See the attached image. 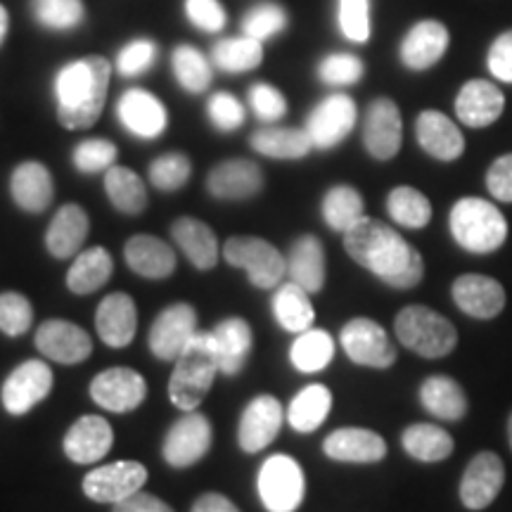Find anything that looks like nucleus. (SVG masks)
Listing matches in <instances>:
<instances>
[{
    "mask_svg": "<svg viewBox=\"0 0 512 512\" xmlns=\"http://www.w3.org/2000/svg\"><path fill=\"white\" fill-rule=\"evenodd\" d=\"M10 192L19 209L29 211V214H41L55 197L53 176L41 162H24L12 171Z\"/></svg>",
    "mask_w": 512,
    "mask_h": 512,
    "instance_id": "c85d7f7f",
    "label": "nucleus"
},
{
    "mask_svg": "<svg viewBox=\"0 0 512 512\" xmlns=\"http://www.w3.org/2000/svg\"><path fill=\"white\" fill-rule=\"evenodd\" d=\"M91 399L110 413H131L147 399L145 377L131 368H110L95 375Z\"/></svg>",
    "mask_w": 512,
    "mask_h": 512,
    "instance_id": "2eb2a0df",
    "label": "nucleus"
},
{
    "mask_svg": "<svg viewBox=\"0 0 512 512\" xmlns=\"http://www.w3.org/2000/svg\"><path fill=\"white\" fill-rule=\"evenodd\" d=\"M451 294L458 309L472 318H496L505 306L503 285L494 278H486V275H460L451 287Z\"/></svg>",
    "mask_w": 512,
    "mask_h": 512,
    "instance_id": "5701e85b",
    "label": "nucleus"
},
{
    "mask_svg": "<svg viewBox=\"0 0 512 512\" xmlns=\"http://www.w3.org/2000/svg\"><path fill=\"white\" fill-rule=\"evenodd\" d=\"M190 159L181 152H169V155L157 157L150 164V183L162 192L181 190L190 181Z\"/></svg>",
    "mask_w": 512,
    "mask_h": 512,
    "instance_id": "de8ad7c7",
    "label": "nucleus"
},
{
    "mask_svg": "<svg viewBox=\"0 0 512 512\" xmlns=\"http://www.w3.org/2000/svg\"><path fill=\"white\" fill-rule=\"evenodd\" d=\"M344 354L358 366L389 368L396 361V349L380 323L370 318H354L339 332Z\"/></svg>",
    "mask_w": 512,
    "mask_h": 512,
    "instance_id": "6e6552de",
    "label": "nucleus"
},
{
    "mask_svg": "<svg viewBox=\"0 0 512 512\" xmlns=\"http://www.w3.org/2000/svg\"><path fill=\"white\" fill-rule=\"evenodd\" d=\"M105 192L112 207L121 214L138 216L147 207V190L143 178L126 166H112L105 174Z\"/></svg>",
    "mask_w": 512,
    "mask_h": 512,
    "instance_id": "ea45409f",
    "label": "nucleus"
},
{
    "mask_svg": "<svg viewBox=\"0 0 512 512\" xmlns=\"http://www.w3.org/2000/svg\"><path fill=\"white\" fill-rule=\"evenodd\" d=\"M31 323H34V309L24 294H0V332H5L8 337H19L31 328Z\"/></svg>",
    "mask_w": 512,
    "mask_h": 512,
    "instance_id": "8fccbe9b",
    "label": "nucleus"
},
{
    "mask_svg": "<svg viewBox=\"0 0 512 512\" xmlns=\"http://www.w3.org/2000/svg\"><path fill=\"white\" fill-rule=\"evenodd\" d=\"M72 162L81 174H98L117 162V145L105 138H88L74 147Z\"/></svg>",
    "mask_w": 512,
    "mask_h": 512,
    "instance_id": "09e8293b",
    "label": "nucleus"
},
{
    "mask_svg": "<svg viewBox=\"0 0 512 512\" xmlns=\"http://www.w3.org/2000/svg\"><path fill=\"white\" fill-rule=\"evenodd\" d=\"M128 268L140 278L164 280L176 271V252L155 235H133L124 247Z\"/></svg>",
    "mask_w": 512,
    "mask_h": 512,
    "instance_id": "cd10ccee",
    "label": "nucleus"
},
{
    "mask_svg": "<svg viewBox=\"0 0 512 512\" xmlns=\"http://www.w3.org/2000/svg\"><path fill=\"white\" fill-rule=\"evenodd\" d=\"M339 29L354 43L370 38V0H339Z\"/></svg>",
    "mask_w": 512,
    "mask_h": 512,
    "instance_id": "864d4df0",
    "label": "nucleus"
},
{
    "mask_svg": "<svg viewBox=\"0 0 512 512\" xmlns=\"http://www.w3.org/2000/svg\"><path fill=\"white\" fill-rule=\"evenodd\" d=\"M344 249L358 266L368 268L394 290H411L425 275V261L418 249L408 245L387 223L370 216H363L344 233Z\"/></svg>",
    "mask_w": 512,
    "mask_h": 512,
    "instance_id": "f257e3e1",
    "label": "nucleus"
},
{
    "mask_svg": "<svg viewBox=\"0 0 512 512\" xmlns=\"http://www.w3.org/2000/svg\"><path fill=\"white\" fill-rule=\"evenodd\" d=\"M214 339L216 356H219V368L223 375L233 377L242 373L249 354H252V328L245 318H226L209 332Z\"/></svg>",
    "mask_w": 512,
    "mask_h": 512,
    "instance_id": "7c9ffc66",
    "label": "nucleus"
},
{
    "mask_svg": "<svg viewBox=\"0 0 512 512\" xmlns=\"http://www.w3.org/2000/svg\"><path fill=\"white\" fill-rule=\"evenodd\" d=\"M31 10L48 29H74L86 15L81 0H31Z\"/></svg>",
    "mask_w": 512,
    "mask_h": 512,
    "instance_id": "49530a36",
    "label": "nucleus"
},
{
    "mask_svg": "<svg viewBox=\"0 0 512 512\" xmlns=\"http://www.w3.org/2000/svg\"><path fill=\"white\" fill-rule=\"evenodd\" d=\"M112 67L105 57L91 55L69 62L55 79L57 119L69 131L91 128L100 119L110 91Z\"/></svg>",
    "mask_w": 512,
    "mask_h": 512,
    "instance_id": "f03ea898",
    "label": "nucleus"
},
{
    "mask_svg": "<svg viewBox=\"0 0 512 512\" xmlns=\"http://www.w3.org/2000/svg\"><path fill=\"white\" fill-rule=\"evenodd\" d=\"M453 240L467 252L489 254L503 247L508 238V221L491 202L479 197H463L451 209Z\"/></svg>",
    "mask_w": 512,
    "mask_h": 512,
    "instance_id": "20e7f679",
    "label": "nucleus"
},
{
    "mask_svg": "<svg viewBox=\"0 0 512 512\" xmlns=\"http://www.w3.org/2000/svg\"><path fill=\"white\" fill-rule=\"evenodd\" d=\"M394 332L403 347L425 358L451 354L458 344V332L451 320L427 306H406L394 320Z\"/></svg>",
    "mask_w": 512,
    "mask_h": 512,
    "instance_id": "39448f33",
    "label": "nucleus"
},
{
    "mask_svg": "<svg viewBox=\"0 0 512 512\" xmlns=\"http://www.w3.org/2000/svg\"><path fill=\"white\" fill-rule=\"evenodd\" d=\"M157 57V46L147 38H136V41L128 43L126 48H121V53L117 57V69L128 79L133 76L147 72V69L155 64Z\"/></svg>",
    "mask_w": 512,
    "mask_h": 512,
    "instance_id": "6e6d98bb",
    "label": "nucleus"
},
{
    "mask_svg": "<svg viewBox=\"0 0 512 512\" xmlns=\"http://www.w3.org/2000/svg\"><path fill=\"white\" fill-rule=\"evenodd\" d=\"M387 211L399 226L413 230L425 228L432 219L430 200L420 190L408 188V185H401V188H394L389 192Z\"/></svg>",
    "mask_w": 512,
    "mask_h": 512,
    "instance_id": "c03bdc74",
    "label": "nucleus"
},
{
    "mask_svg": "<svg viewBox=\"0 0 512 512\" xmlns=\"http://www.w3.org/2000/svg\"><path fill=\"white\" fill-rule=\"evenodd\" d=\"M261 62H264V48H261V41H256V38H226V41H219L214 46V64L221 72H252Z\"/></svg>",
    "mask_w": 512,
    "mask_h": 512,
    "instance_id": "37998d69",
    "label": "nucleus"
},
{
    "mask_svg": "<svg viewBox=\"0 0 512 512\" xmlns=\"http://www.w3.org/2000/svg\"><path fill=\"white\" fill-rule=\"evenodd\" d=\"M114 261L107 249L91 247L76 254L72 268L67 271V287L74 294H93L110 283Z\"/></svg>",
    "mask_w": 512,
    "mask_h": 512,
    "instance_id": "f704fd0d",
    "label": "nucleus"
},
{
    "mask_svg": "<svg viewBox=\"0 0 512 512\" xmlns=\"http://www.w3.org/2000/svg\"><path fill=\"white\" fill-rule=\"evenodd\" d=\"M95 328L107 347L124 349L136 339L138 309L136 302L124 292L107 294L95 313Z\"/></svg>",
    "mask_w": 512,
    "mask_h": 512,
    "instance_id": "412c9836",
    "label": "nucleus"
},
{
    "mask_svg": "<svg viewBox=\"0 0 512 512\" xmlns=\"http://www.w3.org/2000/svg\"><path fill=\"white\" fill-rule=\"evenodd\" d=\"M486 67L496 76L498 81L512 83V29L505 31L491 43L489 57H486Z\"/></svg>",
    "mask_w": 512,
    "mask_h": 512,
    "instance_id": "bf43d9fd",
    "label": "nucleus"
},
{
    "mask_svg": "<svg viewBox=\"0 0 512 512\" xmlns=\"http://www.w3.org/2000/svg\"><path fill=\"white\" fill-rule=\"evenodd\" d=\"M185 15L197 29L216 34L226 27V10L219 0H185Z\"/></svg>",
    "mask_w": 512,
    "mask_h": 512,
    "instance_id": "13d9d810",
    "label": "nucleus"
},
{
    "mask_svg": "<svg viewBox=\"0 0 512 512\" xmlns=\"http://www.w3.org/2000/svg\"><path fill=\"white\" fill-rule=\"evenodd\" d=\"M356 126V102L344 93L328 95L323 102L313 107L306 119V133L318 150H330L342 143Z\"/></svg>",
    "mask_w": 512,
    "mask_h": 512,
    "instance_id": "ddd939ff",
    "label": "nucleus"
},
{
    "mask_svg": "<svg viewBox=\"0 0 512 512\" xmlns=\"http://www.w3.org/2000/svg\"><path fill=\"white\" fill-rule=\"evenodd\" d=\"M249 105H252L256 117L261 121H268V124L283 119L287 112L285 95L278 88H273L271 83H256V86H252V91H249Z\"/></svg>",
    "mask_w": 512,
    "mask_h": 512,
    "instance_id": "4d7b16f0",
    "label": "nucleus"
},
{
    "mask_svg": "<svg viewBox=\"0 0 512 512\" xmlns=\"http://www.w3.org/2000/svg\"><path fill=\"white\" fill-rule=\"evenodd\" d=\"M174 74L188 93H204L211 83V64L200 50L178 46L174 50Z\"/></svg>",
    "mask_w": 512,
    "mask_h": 512,
    "instance_id": "a18cd8bd",
    "label": "nucleus"
},
{
    "mask_svg": "<svg viewBox=\"0 0 512 512\" xmlns=\"http://www.w3.org/2000/svg\"><path fill=\"white\" fill-rule=\"evenodd\" d=\"M211 439H214V432H211V422L207 415L190 411L181 420H176L171 430L166 432L162 456L176 470L192 467L207 456Z\"/></svg>",
    "mask_w": 512,
    "mask_h": 512,
    "instance_id": "1a4fd4ad",
    "label": "nucleus"
},
{
    "mask_svg": "<svg viewBox=\"0 0 512 512\" xmlns=\"http://www.w3.org/2000/svg\"><path fill=\"white\" fill-rule=\"evenodd\" d=\"M448 29L437 19H422L408 31L401 43V62L413 72H425L437 64L448 50Z\"/></svg>",
    "mask_w": 512,
    "mask_h": 512,
    "instance_id": "b1692460",
    "label": "nucleus"
},
{
    "mask_svg": "<svg viewBox=\"0 0 512 512\" xmlns=\"http://www.w3.org/2000/svg\"><path fill=\"white\" fill-rule=\"evenodd\" d=\"M323 451L337 463H380L387 456V444L373 430L342 427L323 441Z\"/></svg>",
    "mask_w": 512,
    "mask_h": 512,
    "instance_id": "bb28decb",
    "label": "nucleus"
},
{
    "mask_svg": "<svg viewBox=\"0 0 512 512\" xmlns=\"http://www.w3.org/2000/svg\"><path fill=\"white\" fill-rule=\"evenodd\" d=\"M283 427V406L271 394H261L247 403L240 415L238 444L245 453H259L273 444Z\"/></svg>",
    "mask_w": 512,
    "mask_h": 512,
    "instance_id": "f3484780",
    "label": "nucleus"
},
{
    "mask_svg": "<svg viewBox=\"0 0 512 512\" xmlns=\"http://www.w3.org/2000/svg\"><path fill=\"white\" fill-rule=\"evenodd\" d=\"M332 408V394L325 384H309L302 392L294 396L290 403V411H287V422L292 425V430L309 434L316 432L328 418Z\"/></svg>",
    "mask_w": 512,
    "mask_h": 512,
    "instance_id": "4c0bfd02",
    "label": "nucleus"
},
{
    "mask_svg": "<svg viewBox=\"0 0 512 512\" xmlns=\"http://www.w3.org/2000/svg\"><path fill=\"white\" fill-rule=\"evenodd\" d=\"M190 512H240L238 505L223 494H204L195 501Z\"/></svg>",
    "mask_w": 512,
    "mask_h": 512,
    "instance_id": "e2e57ef3",
    "label": "nucleus"
},
{
    "mask_svg": "<svg viewBox=\"0 0 512 512\" xmlns=\"http://www.w3.org/2000/svg\"><path fill=\"white\" fill-rule=\"evenodd\" d=\"M318 76L328 86H351V83L361 81L363 62L356 55L347 53L328 55L318 64Z\"/></svg>",
    "mask_w": 512,
    "mask_h": 512,
    "instance_id": "603ef678",
    "label": "nucleus"
},
{
    "mask_svg": "<svg viewBox=\"0 0 512 512\" xmlns=\"http://www.w3.org/2000/svg\"><path fill=\"white\" fill-rule=\"evenodd\" d=\"M486 188L498 202H512V152L498 157L486 171Z\"/></svg>",
    "mask_w": 512,
    "mask_h": 512,
    "instance_id": "052dcab7",
    "label": "nucleus"
},
{
    "mask_svg": "<svg viewBox=\"0 0 512 512\" xmlns=\"http://www.w3.org/2000/svg\"><path fill=\"white\" fill-rule=\"evenodd\" d=\"M112 512H174V508L169 503H164L162 498L138 491V494L124 498V501L114 503Z\"/></svg>",
    "mask_w": 512,
    "mask_h": 512,
    "instance_id": "680f3d73",
    "label": "nucleus"
},
{
    "mask_svg": "<svg viewBox=\"0 0 512 512\" xmlns=\"http://www.w3.org/2000/svg\"><path fill=\"white\" fill-rule=\"evenodd\" d=\"M363 143L370 157L387 162L399 155L403 143V121L394 100L377 98L370 102L363 124Z\"/></svg>",
    "mask_w": 512,
    "mask_h": 512,
    "instance_id": "dca6fc26",
    "label": "nucleus"
},
{
    "mask_svg": "<svg viewBox=\"0 0 512 512\" xmlns=\"http://www.w3.org/2000/svg\"><path fill=\"white\" fill-rule=\"evenodd\" d=\"M252 147L271 159H304L313 150L306 128H261L252 136Z\"/></svg>",
    "mask_w": 512,
    "mask_h": 512,
    "instance_id": "e433bc0d",
    "label": "nucleus"
},
{
    "mask_svg": "<svg viewBox=\"0 0 512 512\" xmlns=\"http://www.w3.org/2000/svg\"><path fill=\"white\" fill-rule=\"evenodd\" d=\"M8 24H10V17H8V10L0 5V43L5 41V34H8Z\"/></svg>",
    "mask_w": 512,
    "mask_h": 512,
    "instance_id": "0e129e2a",
    "label": "nucleus"
},
{
    "mask_svg": "<svg viewBox=\"0 0 512 512\" xmlns=\"http://www.w3.org/2000/svg\"><path fill=\"white\" fill-rule=\"evenodd\" d=\"M216 373H221V368L214 339L209 332H197V337L176 358L174 373L169 377L171 403L185 413L195 411L209 394Z\"/></svg>",
    "mask_w": 512,
    "mask_h": 512,
    "instance_id": "7ed1b4c3",
    "label": "nucleus"
},
{
    "mask_svg": "<svg viewBox=\"0 0 512 512\" xmlns=\"http://www.w3.org/2000/svg\"><path fill=\"white\" fill-rule=\"evenodd\" d=\"M171 235H174L178 249L188 256V261L197 271H211L219 264V240L204 221L183 216V219L174 221Z\"/></svg>",
    "mask_w": 512,
    "mask_h": 512,
    "instance_id": "2f4dec72",
    "label": "nucleus"
},
{
    "mask_svg": "<svg viewBox=\"0 0 512 512\" xmlns=\"http://www.w3.org/2000/svg\"><path fill=\"white\" fill-rule=\"evenodd\" d=\"M287 27V15L280 5L275 3H264L256 5L242 19V31L245 36L256 38V41H266L275 34H280Z\"/></svg>",
    "mask_w": 512,
    "mask_h": 512,
    "instance_id": "3c124183",
    "label": "nucleus"
},
{
    "mask_svg": "<svg viewBox=\"0 0 512 512\" xmlns=\"http://www.w3.org/2000/svg\"><path fill=\"white\" fill-rule=\"evenodd\" d=\"M401 444L406 453L420 463H439L453 453V439L446 430L430 422H418L403 432Z\"/></svg>",
    "mask_w": 512,
    "mask_h": 512,
    "instance_id": "58836bf2",
    "label": "nucleus"
},
{
    "mask_svg": "<svg viewBox=\"0 0 512 512\" xmlns=\"http://www.w3.org/2000/svg\"><path fill=\"white\" fill-rule=\"evenodd\" d=\"M505 110V95L496 83L475 79L460 88L456 98V114L465 126L484 128L501 119Z\"/></svg>",
    "mask_w": 512,
    "mask_h": 512,
    "instance_id": "393cba45",
    "label": "nucleus"
},
{
    "mask_svg": "<svg viewBox=\"0 0 512 512\" xmlns=\"http://www.w3.org/2000/svg\"><path fill=\"white\" fill-rule=\"evenodd\" d=\"M508 437H510V446H512V413H510V420H508Z\"/></svg>",
    "mask_w": 512,
    "mask_h": 512,
    "instance_id": "69168bd1",
    "label": "nucleus"
},
{
    "mask_svg": "<svg viewBox=\"0 0 512 512\" xmlns=\"http://www.w3.org/2000/svg\"><path fill=\"white\" fill-rule=\"evenodd\" d=\"M363 197L351 185H335L323 197V219L337 233H347L363 219Z\"/></svg>",
    "mask_w": 512,
    "mask_h": 512,
    "instance_id": "79ce46f5",
    "label": "nucleus"
},
{
    "mask_svg": "<svg viewBox=\"0 0 512 512\" xmlns=\"http://www.w3.org/2000/svg\"><path fill=\"white\" fill-rule=\"evenodd\" d=\"M261 188H264V174L252 159H228L214 166L207 178V190L216 200H249Z\"/></svg>",
    "mask_w": 512,
    "mask_h": 512,
    "instance_id": "4be33fe9",
    "label": "nucleus"
},
{
    "mask_svg": "<svg viewBox=\"0 0 512 512\" xmlns=\"http://www.w3.org/2000/svg\"><path fill=\"white\" fill-rule=\"evenodd\" d=\"M36 349L41 351L48 361L62 363V366H76L93 354V339L81 325L69 323V320H46L36 330Z\"/></svg>",
    "mask_w": 512,
    "mask_h": 512,
    "instance_id": "4468645a",
    "label": "nucleus"
},
{
    "mask_svg": "<svg viewBox=\"0 0 512 512\" xmlns=\"http://www.w3.org/2000/svg\"><path fill=\"white\" fill-rule=\"evenodd\" d=\"M147 467L138 460H117L112 465L95 467L83 477V494L95 503H119L143 491Z\"/></svg>",
    "mask_w": 512,
    "mask_h": 512,
    "instance_id": "9d476101",
    "label": "nucleus"
},
{
    "mask_svg": "<svg viewBox=\"0 0 512 512\" xmlns=\"http://www.w3.org/2000/svg\"><path fill=\"white\" fill-rule=\"evenodd\" d=\"M287 275L302 290L316 294L325 285V249L316 235H302L287 254Z\"/></svg>",
    "mask_w": 512,
    "mask_h": 512,
    "instance_id": "473e14b6",
    "label": "nucleus"
},
{
    "mask_svg": "<svg viewBox=\"0 0 512 512\" xmlns=\"http://www.w3.org/2000/svg\"><path fill=\"white\" fill-rule=\"evenodd\" d=\"M505 482L503 460L491 451L477 453L460 479V501L470 510H484L496 501Z\"/></svg>",
    "mask_w": 512,
    "mask_h": 512,
    "instance_id": "a211bd4d",
    "label": "nucleus"
},
{
    "mask_svg": "<svg viewBox=\"0 0 512 512\" xmlns=\"http://www.w3.org/2000/svg\"><path fill=\"white\" fill-rule=\"evenodd\" d=\"M332 358H335V342H332L328 332L316 328L297 335L290 349L292 366L304 375H313L325 370L330 366Z\"/></svg>",
    "mask_w": 512,
    "mask_h": 512,
    "instance_id": "a19ab883",
    "label": "nucleus"
},
{
    "mask_svg": "<svg viewBox=\"0 0 512 512\" xmlns=\"http://www.w3.org/2000/svg\"><path fill=\"white\" fill-rule=\"evenodd\" d=\"M117 114L121 126L136 138L155 140L162 136L169 126V114L166 107L159 102L155 95L143 91V88H131L121 95Z\"/></svg>",
    "mask_w": 512,
    "mask_h": 512,
    "instance_id": "aec40b11",
    "label": "nucleus"
},
{
    "mask_svg": "<svg viewBox=\"0 0 512 512\" xmlns=\"http://www.w3.org/2000/svg\"><path fill=\"white\" fill-rule=\"evenodd\" d=\"M273 316L280 323V328L294 335L311 330L316 311L309 299V292L302 290L297 283H285L273 294Z\"/></svg>",
    "mask_w": 512,
    "mask_h": 512,
    "instance_id": "c9c22d12",
    "label": "nucleus"
},
{
    "mask_svg": "<svg viewBox=\"0 0 512 512\" xmlns=\"http://www.w3.org/2000/svg\"><path fill=\"white\" fill-rule=\"evenodd\" d=\"M256 489L268 512H297L306 491L302 465L285 453L266 458L256 475Z\"/></svg>",
    "mask_w": 512,
    "mask_h": 512,
    "instance_id": "0eeeda50",
    "label": "nucleus"
},
{
    "mask_svg": "<svg viewBox=\"0 0 512 512\" xmlns=\"http://www.w3.org/2000/svg\"><path fill=\"white\" fill-rule=\"evenodd\" d=\"M112 425L100 415H81L64 434V456L76 465H93L112 451Z\"/></svg>",
    "mask_w": 512,
    "mask_h": 512,
    "instance_id": "6ab92c4d",
    "label": "nucleus"
},
{
    "mask_svg": "<svg viewBox=\"0 0 512 512\" xmlns=\"http://www.w3.org/2000/svg\"><path fill=\"white\" fill-rule=\"evenodd\" d=\"M207 114L219 131H238L245 124V107L242 102L230 93H216L207 102Z\"/></svg>",
    "mask_w": 512,
    "mask_h": 512,
    "instance_id": "5fc2aeb1",
    "label": "nucleus"
},
{
    "mask_svg": "<svg viewBox=\"0 0 512 512\" xmlns=\"http://www.w3.org/2000/svg\"><path fill=\"white\" fill-rule=\"evenodd\" d=\"M415 136L427 155L441 162H456L465 152V138L460 128L446 114L425 110L415 121Z\"/></svg>",
    "mask_w": 512,
    "mask_h": 512,
    "instance_id": "a878e982",
    "label": "nucleus"
},
{
    "mask_svg": "<svg viewBox=\"0 0 512 512\" xmlns=\"http://www.w3.org/2000/svg\"><path fill=\"white\" fill-rule=\"evenodd\" d=\"M223 259L230 266L242 268L247 273L249 283L259 290H275L283 283L287 273V259L275 249L271 242L252 238V235H240L230 238L223 247Z\"/></svg>",
    "mask_w": 512,
    "mask_h": 512,
    "instance_id": "423d86ee",
    "label": "nucleus"
},
{
    "mask_svg": "<svg viewBox=\"0 0 512 512\" xmlns=\"http://www.w3.org/2000/svg\"><path fill=\"white\" fill-rule=\"evenodd\" d=\"M53 382L55 375L46 361H24L3 384V408L10 415H27L53 392Z\"/></svg>",
    "mask_w": 512,
    "mask_h": 512,
    "instance_id": "9b49d317",
    "label": "nucleus"
},
{
    "mask_svg": "<svg viewBox=\"0 0 512 512\" xmlns=\"http://www.w3.org/2000/svg\"><path fill=\"white\" fill-rule=\"evenodd\" d=\"M420 401L425 411L439 420L456 422L463 420L467 413V396L463 387L446 375L427 377L420 387Z\"/></svg>",
    "mask_w": 512,
    "mask_h": 512,
    "instance_id": "72a5a7b5",
    "label": "nucleus"
},
{
    "mask_svg": "<svg viewBox=\"0 0 512 512\" xmlns=\"http://www.w3.org/2000/svg\"><path fill=\"white\" fill-rule=\"evenodd\" d=\"M91 230V219L79 204H64L46 230V247L55 259H69L79 254Z\"/></svg>",
    "mask_w": 512,
    "mask_h": 512,
    "instance_id": "c756f323",
    "label": "nucleus"
},
{
    "mask_svg": "<svg viewBox=\"0 0 512 512\" xmlns=\"http://www.w3.org/2000/svg\"><path fill=\"white\" fill-rule=\"evenodd\" d=\"M195 337L197 311L190 304H171L155 318L147 344L159 361H176Z\"/></svg>",
    "mask_w": 512,
    "mask_h": 512,
    "instance_id": "f8f14e48",
    "label": "nucleus"
}]
</instances>
